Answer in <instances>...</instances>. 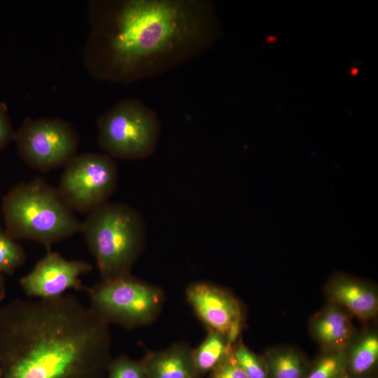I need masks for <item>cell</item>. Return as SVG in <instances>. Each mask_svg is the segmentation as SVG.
Segmentation results:
<instances>
[{
	"label": "cell",
	"instance_id": "1",
	"mask_svg": "<svg viewBox=\"0 0 378 378\" xmlns=\"http://www.w3.org/2000/svg\"><path fill=\"white\" fill-rule=\"evenodd\" d=\"M218 36L207 0L106 1L94 22L90 66L105 80L152 78L206 52Z\"/></svg>",
	"mask_w": 378,
	"mask_h": 378
},
{
	"label": "cell",
	"instance_id": "2",
	"mask_svg": "<svg viewBox=\"0 0 378 378\" xmlns=\"http://www.w3.org/2000/svg\"><path fill=\"white\" fill-rule=\"evenodd\" d=\"M110 348L108 324L71 295L0 312V378H105Z\"/></svg>",
	"mask_w": 378,
	"mask_h": 378
},
{
	"label": "cell",
	"instance_id": "3",
	"mask_svg": "<svg viewBox=\"0 0 378 378\" xmlns=\"http://www.w3.org/2000/svg\"><path fill=\"white\" fill-rule=\"evenodd\" d=\"M5 232L14 239H29L47 248L80 232L82 223L57 188L41 178L13 187L2 200Z\"/></svg>",
	"mask_w": 378,
	"mask_h": 378
},
{
	"label": "cell",
	"instance_id": "4",
	"mask_svg": "<svg viewBox=\"0 0 378 378\" xmlns=\"http://www.w3.org/2000/svg\"><path fill=\"white\" fill-rule=\"evenodd\" d=\"M80 232L94 255L102 280L131 274L146 239V226L139 211L109 202L88 214Z\"/></svg>",
	"mask_w": 378,
	"mask_h": 378
},
{
	"label": "cell",
	"instance_id": "5",
	"mask_svg": "<svg viewBox=\"0 0 378 378\" xmlns=\"http://www.w3.org/2000/svg\"><path fill=\"white\" fill-rule=\"evenodd\" d=\"M98 144L111 158L141 160L156 150L161 122L156 112L141 100L120 101L97 120Z\"/></svg>",
	"mask_w": 378,
	"mask_h": 378
},
{
	"label": "cell",
	"instance_id": "6",
	"mask_svg": "<svg viewBox=\"0 0 378 378\" xmlns=\"http://www.w3.org/2000/svg\"><path fill=\"white\" fill-rule=\"evenodd\" d=\"M90 308L102 319L126 328L153 322L161 312L164 294L154 284L131 274L102 280L86 288Z\"/></svg>",
	"mask_w": 378,
	"mask_h": 378
},
{
	"label": "cell",
	"instance_id": "7",
	"mask_svg": "<svg viewBox=\"0 0 378 378\" xmlns=\"http://www.w3.org/2000/svg\"><path fill=\"white\" fill-rule=\"evenodd\" d=\"M64 167L57 189L74 211L89 214L108 202L116 190L117 164L107 154L76 155Z\"/></svg>",
	"mask_w": 378,
	"mask_h": 378
},
{
	"label": "cell",
	"instance_id": "8",
	"mask_svg": "<svg viewBox=\"0 0 378 378\" xmlns=\"http://www.w3.org/2000/svg\"><path fill=\"white\" fill-rule=\"evenodd\" d=\"M18 150L31 168L47 172L65 166L76 154L79 136L58 118H27L15 133Z\"/></svg>",
	"mask_w": 378,
	"mask_h": 378
},
{
	"label": "cell",
	"instance_id": "9",
	"mask_svg": "<svg viewBox=\"0 0 378 378\" xmlns=\"http://www.w3.org/2000/svg\"><path fill=\"white\" fill-rule=\"evenodd\" d=\"M92 270L88 262L69 260L50 250L32 269L20 279L25 293L36 299H52L64 295L69 289L86 290L80 276Z\"/></svg>",
	"mask_w": 378,
	"mask_h": 378
},
{
	"label": "cell",
	"instance_id": "10",
	"mask_svg": "<svg viewBox=\"0 0 378 378\" xmlns=\"http://www.w3.org/2000/svg\"><path fill=\"white\" fill-rule=\"evenodd\" d=\"M186 294L194 312L209 330L225 335L230 324L243 317L240 303L236 298L215 284L194 282L188 286Z\"/></svg>",
	"mask_w": 378,
	"mask_h": 378
},
{
	"label": "cell",
	"instance_id": "11",
	"mask_svg": "<svg viewBox=\"0 0 378 378\" xmlns=\"http://www.w3.org/2000/svg\"><path fill=\"white\" fill-rule=\"evenodd\" d=\"M329 302L339 305L363 321L378 312V293L370 283L343 274L334 275L325 287Z\"/></svg>",
	"mask_w": 378,
	"mask_h": 378
},
{
	"label": "cell",
	"instance_id": "12",
	"mask_svg": "<svg viewBox=\"0 0 378 378\" xmlns=\"http://www.w3.org/2000/svg\"><path fill=\"white\" fill-rule=\"evenodd\" d=\"M309 329L325 351L345 350L355 336L351 315L331 302L310 319Z\"/></svg>",
	"mask_w": 378,
	"mask_h": 378
},
{
	"label": "cell",
	"instance_id": "13",
	"mask_svg": "<svg viewBox=\"0 0 378 378\" xmlns=\"http://www.w3.org/2000/svg\"><path fill=\"white\" fill-rule=\"evenodd\" d=\"M148 378H200L192 357V349L178 343L148 353L142 360Z\"/></svg>",
	"mask_w": 378,
	"mask_h": 378
},
{
	"label": "cell",
	"instance_id": "14",
	"mask_svg": "<svg viewBox=\"0 0 378 378\" xmlns=\"http://www.w3.org/2000/svg\"><path fill=\"white\" fill-rule=\"evenodd\" d=\"M346 370L350 378H365L378 362V333L367 330L354 336L345 349Z\"/></svg>",
	"mask_w": 378,
	"mask_h": 378
},
{
	"label": "cell",
	"instance_id": "15",
	"mask_svg": "<svg viewBox=\"0 0 378 378\" xmlns=\"http://www.w3.org/2000/svg\"><path fill=\"white\" fill-rule=\"evenodd\" d=\"M262 356L269 378H304L309 365L300 351L290 346L270 349Z\"/></svg>",
	"mask_w": 378,
	"mask_h": 378
},
{
	"label": "cell",
	"instance_id": "16",
	"mask_svg": "<svg viewBox=\"0 0 378 378\" xmlns=\"http://www.w3.org/2000/svg\"><path fill=\"white\" fill-rule=\"evenodd\" d=\"M231 349L223 334L209 330L202 342L192 349V360L198 374L202 376L211 372L230 354Z\"/></svg>",
	"mask_w": 378,
	"mask_h": 378
},
{
	"label": "cell",
	"instance_id": "17",
	"mask_svg": "<svg viewBox=\"0 0 378 378\" xmlns=\"http://www.w3.org/2000/svg\"><path fill=\"white\" fill-rule=\"evenodd\" d=\"M304 378H350L344 351H325L309 365Z\"/></svg>",
	"mask_w": 378,
	"mask_h": 378
},
{
	"label": "cell",
	"instance_id": "18",
	"mask_svg": "<svg viewBox=\"0 0 378 378\" xmlns=\"http://www.w3.org/2000/svg\"><path fill=\"white\" fill-rule=\"evenodd\" d=\"M25 260L22 247L0 227V273L12 274Z\"/></svg>",
	"mask_w": 378,
	"mask_h": 378
},
{
	"label": "cell",
	"instance_id": "19",
	"mask_svg": "<svg viewBox=\"0 0 378 378\" xmlns=\"http://www.w3.org/2000/svg\"><path fill=\"white\" fill-rule=\"evenodd\" d=\"M231 353L249 378H269L263 356L253 352L241 342H237L232 347Z\"/></svg>",
	"mask_w": 378,
	"mask_h": 378
},
{
	"label": "cell",
	"instance_id": "20",
	"mask_svg": "<svg viewBox=\"0 0 378 378\" xmlns=\"http://www.w3.org/2000/svg\"><path fill=\"white\" fill-rule=\"evenodd\" d=\"M105 378H148L142 360L137 361L126 356L111 360Z\"/></svg>",
	"mask_w": 378,
	"mask_h": 378
},
{
	"label": "cell",
	"instance_id": "21",
	"mask_svg": "<svg viewBox=\"0 0 378 378\" xmlns=\"http://www.w3.org/2000/svg\"><path fill=\"white\" fill-rule=\"evenodd\" d=\"M209 378H249L233 358L232 353L210 372Z\"/></svg>",
	"mask_w": 378,
	"mask_h": 378
},
{
	"label": "cell",
	"instance_id": "22",
	"mask_svg": "<svg viewBox=\"0 0 378 378\" xmlns=\"http://www.w3.org/2000/svg\"><path fill=\"white\" fill-rule=\"evenodd\" d=\"M15 133L8 114L7 106L5 104L0 103V153L14 139Z\"/></svg>",
	"mask_w": 378,
	"mask_h": 378
},
{
	"label": "cell",
	"instance_id": "23",
	"mask_svg": "<svg viewBox=\"0 0 378 378\" xmlns=\"http://www.w3.org/2000/svg\"><path fill=\"white\" fill-rule=\"evenodd\" d=\"M5 293V281L3 275L0 273V300L4 298Z\"/></svg>",
	"mask_w": 378,
	"mask_h": 378
},
{
	"label": "cell",
	"instance_id": "24",
	"mask_svg": "<svg viewBox=\"0 0 378 378\" xmlns=\"http://www.w3.org/2000/svg\"><path fill=\"white\" fill-rule=\"evenodd\" d=\"M365 378H375L374 377H371V376H368V377H366Z\"/></svg>",
	"mask_w": 378,
	"mask_h": 378
}]
</instances>
